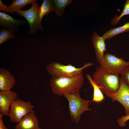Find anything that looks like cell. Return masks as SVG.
<instances>
[{"instance_id":"obj_10","label":"cell","mask_w":129,"mask_h":129,"mask_svg":"<svg viewBox=\"0 0 129 129\" xmlns=\"http://www.w3.org/2000/svg\"><path fill=\"white\" fill-rule=\"evenodd\" d=\"M15 129H41L35 111L33 110L23 117L15 127Z\"/></svg>"},{"instance_id":"obj_15","label":"cell","mask_w":129,"mask_h":129,"mask_svg":"<svg viewBox=\"0 0 129 129\" xmlns=\"http://www.w3.org/2000/svg\"><path fill=\"white\" fill-rule=\"evenodd\" d=\"M86 77L93 89V96L92 102H99L102 101L104 99V96L99 87L93 81L92 78L89 74L86 75Z\"/></svg>"},{"instance_id":"obj_14","label":"cell","mask_w":129,"mask_h":129,"mask_svg":"<svg viewBox=\"0 0 129 129\" xmlns=\"http://www.w3.org/2000/svg\"><path fill=\"white\" fill-rule=\"evenodd\" d=\"M55 5L54 0H43L38 10L40 22L41 23L42 19L44 15L54 11Z\"/></svg>"},{"instance_id":"obj_19","label":"cell","mask_w":129,"mask_h":129,"mask_svg":"<svg viewBox=\"0 0 129 129\" xmlns=\"http://www.w3.org/2000/svg\"><path fill=\"white\" fill-rule=\"evenodd\" d=\"M15 36L13 32L5 28L0 30V44L3 43L7 40L11 38H14Z\"/></svg>"},{"instance_id":"obj_1","label":"cell","mask_w":129,"mask_h":129,"mask_svg":"<svg viewBox=\"0 0 129 129\" xmlns=\"http://www.w3.org/2000/svg\"><path fill=\"white\" fill-rule=\"evenodd\" d=\"M84 80L83 74L72 77H51L50 86L54 94L61 96L80 91Z\"/></svg>"},{"instance_id":"obj_24","label":"cell","mask_w":129,"mask_h":129,"mask_svg":"<svg viewBox=\"0 0 129 129\" xmlns=\"http://www.w3.org/2000/svg\"><path fill=\"white\" fill-rule=\"evenodd\" d=\"M3 116L2 115L0 114V129H8L4 123Z\"/></svg>"},{"instance_id":"obj_20","label":"cell","mask_w":129,"mask_h":129,"mask_svg":"<svg viewBox=\"0 0 129 129\" xmlns=\"http://www.w3.org/2000/svg\"><path fill=\"white\" fill-rule=\"evenodd\" d=\"M129 15V0H127L124 4L122 11L118 16H115L111 21L112 25H115L119 22L124 16Z\"/></svg>"},{"instance_id":"obj_4","label":"cell","mask_w":129,"mask_h":129,"mask_svg":"<svg viewBox=\"0 0 129 129\" xmlns=\"http://www.w3.org/2000/svg\"><path fill=\"white\" fill-rule=\"evenodd\" d=\"M92 79L100 89L110 92L116 91L119 86V75L105 73L99 67L94 73Z\"/></svg>"},{"instance_id":"obj_22","label":"cell","mask_w":129,"mask_h":129,"mask_svg":"<svg viewBox=\"0 0 129 129\" xmlns=\"http://www.w3.org/2000/svg\"><path fill=\"white\" fill-rule=\"evenodd\" d=\"M129 120V115H126L118 118L117 120V122L118 125L120 127H123L126 126V123L127 121Z\"/></svg>"},{"instance_id":"obj_21","label":"cell","mask_w":129,"mask_h":129,"mask_svg":"<svg viewBox=\"0 0 129 129\" xmlns=\"http://www.w3.org/2000/svg\"><path fill=\"white\" fill-rule=\"evenodd\" d=\"M120 75L121 78L129 86V64L124 68Z\"/></svg>"},{"instance_id":"obj_7","label":"cell","mask_w":129,"mask_h":129,"mask_svg":"<svg viewBox=\"0 0 129 129\" xmlns=\"http://www.w3.org/2000/svg\"><path fill=\"white\" fill-rule=\"evenodd\" d=\"M34 108V105L30 101L18 98L11 105L8 116L11 122L18 123Z\"/></svg>"},{"instance_id":"obj_11","label":"cell","mask_w":129,"mask_h":129,"mask_svg":"<svg viewBox=\"0 0 129 129\" xmlns=\"http://www.w3.org/2000/svg\"><path fill=\"white\" fill-rule=\"evenodd\" d=\"M27 23L25 21L15 19L10 15L0 12V25L13 32L18 31L19 27Z\"/></svg>"},{"instance_id":"obj_18","label":"cell","mask_w":129,"mask_h":129,"mask_svg":"<svg viewBox=\"0 0 129 129\" xmlns=\"http://www.w3.org/2000/svg\"><path fill=\"white\" fill-rule=\"evenodd\" d=\"M55 10L56 15L59 17L63 15L66 6L72 2V0H54Z\"/></svg>"},{"instance_id":"obj_6","label":"cell","mask_w":129,"mask_h":129,"mask_svg":"<svg viewBox=\"0 0 129 129\" xmlns=\"http://www.w3.org/2000/svg\"><path fill=\"white\" fill-rule=\"evenodd\" d=\"M32 4L31 8L28 10L23 11L20 10L15 12L18 15L24 17L27 21L29 26V35L35 33L37 30L41 31L44 30L42 23L40 22L38 4L35 2Z\"/></svg>"},{"instance_id":"obj_12","label":"cell","mask_w":129,"mask_h":129,"mask_svg":"<svg viewBox=\"0 0 129 129\" xmlns=\"http://www.w3.org/2000/svg\"><path fill=\"white\" fill-rule=\"evenodd\" d=\"M16 84L15 78L10 71L4 68H0V90H11Z\"/></svg>"},{"instance_id":"obj_3","label":"cell","mask_w":129,"mask_h":129,"mask_svg":"<svg viewBox=\"0 0 129 129\" xmlns=\"http://www.w3.org/2000/svg\"><path fill=\"white\" fill-rule=\"evenodd\" d=\"M94 64L88 62L80 67L77 68L71 64L65 65L54 62L48 64L45 69L51 77H72L82 74L83 70Z\"/></svg>"},{"instance_id":"obj_16","label":"cell","mask_w":129,"mask_h":129,"mask_svg":"<svg viewBox=\"0 0 129 129\" xmlns=\"http://www.w3.org/2000/svg\"><path fill=\"white\" fill-rule=\"evenodd\" d=\"M129 31V22H127L123 25L112 28L107 31L102 37L105 39H108L119 34Z\"/></svg>"},{"instance_id":"obj_9","label":"cell","mask_w":129,"mask_h":129,"mask_svg":"<svg viewBox=\"0 0 129 129\" xmlns=\"http://www.w3.org/2000/svg\"><path fill=\"white\" fill-rule=\"evenodd\" d=\"M18 96L16 92L11 90L0 91V114L8 116L9 108Z\"/></svg>"},{"instance_id":"obj_5","label":"cell","mask_w":129,"mask_h":129,"mask_svg":"<svg viewBox=\"0 0 129 129\" xmlns=\"http://www.w3.org/2000/svg\"><path fill=\"white\" fill-rule=\"evenodd\" d=\"M99 64V67L104 73L119 75L124 68L129 64V61H126L123 58L107 53Z\"/></svg>"},{"instance_id":"obj_13","label":"cell","mask_w":129,"mask_h":129,"mask_svg":"<svg viewBox=\"0 0 129 129\" xmlns=\"http://www.w3.org/2000/svg\"><path fill=\"white\" fill-rule=\"evenodd\" d=\"M105 39L102 36H99L95 32L92 33L91 40L95 50L96 57L99 63L101 62L104 55V53L106 50Z\"/></svg>"},{"instance_id":"obj_17","label":"cell","mask_w":129,"mask_h":129,"mask_svg":"<svg viewBox=\"0 0 129 129\" xmlns=\"http://www.w3.org/2000/svg\"><path fill=\"white\" fill-rule=\"evenodd\" d=\"M37 0H14L9 6L8 13L12 14L15 12L21 10L26 5L30 4L37 2Z\"/></svg>"},{"instance_id":"obj_2","label":"cell","mask_w":129,"mask_h":129,"mask_svg":"<svg viewBox=\"0 0 129 129\" xmlns=\"http://www.w3.org/2000/svg\"><path fill=\"white\" fill-rule=\"evenodd\" d=\"M68 102V109L72 121L77 124L81 115L85 111L91 110L89 107L90 100H84L81 96L80 91L68 93L63 96Z\"/></svg>"},{"instance_id":"obj_8","label":"cell","mask_w":129,"mask_h":129,"mask_svg":"<svg viewBox=\"0 0 129 129\" xmlns=\"http://www.w3.org/2000/svg\"><path fill=\"white\" fill-rule=\"evenodd\" d=\"M100 89L103 93L112 99V102L116 101L120 103L125 108L126 115H129V86L121 77L119 86L116 91L111 92Z\"/></svg>"},{"instance_id":"obj_23","label":"cell","mask_w":129,"mask_h":129,"mask_svg":"<svg viewBox=\"0 0 129 129\" xmlns=\"http://www.w3.org/2000/svg\"><path fill=\"white\" fill-rule=\"evenodd\" d=\"M0 10L6 12H8L9 10V6L4 5L1 0H0Z\"/></svg>"}]
</instances>
